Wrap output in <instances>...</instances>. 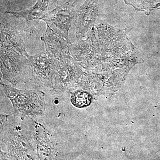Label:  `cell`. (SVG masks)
<instances>
[{
  "label": "cell",
  "instance_id": "6da1fadb",
  "mask_svg": "<svg viewBox=\"0 0 160 160\" xmlns=\"http://www.w3.org/2000/svg\"><path fill=\"white\" fill-rule=\"evenodd\" d=\"M14 116L1 117V140L6 145L8 160H39L28 122H21Z\"/></svg>",
  "mask_w": 160,
  "mask_h": 160
},
{
  "label": "cell",
  "instance_id": "7a4b0ae2",
  "mask_svg": "<svg viewBox=\"0 0 160 160\" xmlns=\"http://www.w3.org/2000/svg\"><path fill=\"white\" fill-rule=\"evenodd\" d=\"M1 87L12 104L16 116L24 120L27 118L44 115L45 93L40 89L21 90L2 82Z\"/></svg>",
  "mask_w": 160,
  "mask_h": 160
},
{
  "label": "cell",
  "instance_id": "3957f363",
  "mask_svg": "<svg viewBox=\"0 0 160 160\" xmlns=\"http://www.w3.org/2000/svg\"><path fill=\"white\" fill-rule=\"evenodd\" d=\"M28 124L39 160L62 159L63 143L45 123L36 117H29Z\"/></svg>",
  "mask_w": 160,
  "mask_h": 160
},
{
  "label": "cell",
  "instance_id": "277c9868",
  "mask_svg": "<svg viewBox=\"0 0 160 160\" xmlns=\"http://www.w3.org/2000/svg\"><path fill=\"white\" fill-rule=\"evenodd\" d=\"M58 60L47 52L28 55L24 79H27L35 89H53V78Z\"/></svg>",
  "mask_w": 160,
  "mask_h": 160
},
{
  "label": "cell",
  "instance_id": "5b68a950",
  "mask_svg": "<svg viewBox=\"0 0 160 160\" xmlns=\"http://www.w3.org/2000/svg\"><path fill=\"white\" fill-rule=\"evenodd\" d=\"M78 65L70 54L58 60L53 78L55 91L70 93L82 82L85 74Z\"/></svg>",
  "mask_w": 160,
  "mask_h": 160
},
{
  "label": "cell",
  "instance_id": "8992f818",
  "mask_svg": "<svg viewBox=\"0 0 160 160\" xmlns=\"http://www.w3.org/2000/svg\"><path fill=\"white\" fill-rule=\"evenodd\" d=\"M27 57L1 46V71L3 78L16 86L25 77Z\"/></svg>",
  "mask_w": 160,
  "mask_h": 160
},
{
  "label": "cell",
  "instance_id": "52a82bcc",
  "mask_svg": "<svg viewBox=\"0 0 160 160\" xmlns=\"http://www.w3.org/2000/svg\"><path fill=\"white\" fill-rule=\"evenodd\" d=\"M78 1L66 3L56 7L43 20L54 32L68 41V33L75 17L76 6Z\"/></svg>",
  "mask_w": 160,
  "mask_h": 160
},
{
  "label": "cell",
  "instance_id": "ba28073f",
  "mask_svg": "<svg viewBox=\"0 0 160 160\" xmlns=\"http://www.w3.org/2000/svg\"><path fill=\"white\" fill-rule=\"evenodd\" d=\"M98 0H86L78 9L74 19L76 37L82 38L94 26L98 16Z\"/></svg>",
  "mask_w": 160,
  "mask_h": 160
},
{
  "label": "cell",
  "instance_id": "9c48e42d",
  "mask_svg": "<svg viewBox=\"0 0 160 160\" xmlns=\"http://www.w3.org/2000/svg\"><path fill=\"white\" fill-rule=\"evenodd\" d=\"M57 0H38L34 6L20 12H6L17 18L26 20L29 26H36L40 20L45 19L48 14L56 8Z\"/></svg>",
  "mask_w": 160,
  "mask_h": 160
},
{
  "label": "cell",
  "instance_id": "30bf717a",
  "mask_svg": "<svg viewBox=\"0 0 160 160\" xmlns=\"http://www.w3.org/2000/svg\"><path fill=\"white\" fill-rule=\"evenodd\" d=\"M41 39L45 43L46 52L55 59L59 60L70 54L69 47L71 43L56 33L49 26H47Z\"/></svg>",
  "mask_w": 160,
  "mask_h": 160
},
{
  "label": "cell",
  "instance_id": "8fae6325",
  "mask_svg": "<svg viewBox=\"0 0 160 160\" xmlns=\"http://www.w3.org/2000/svg\"><path fill=\"white\" fill-rule=\"evenodd\" d=\"M1 46L19 52L28 56L22 38L16 29L11 25L1 24Z\"/></svg>",
  "mask_w": 160,
  "mask_h": 160
},
{
  "label": "cell",
  "instance_id": "7c38bea8",
  "mask_svg": "<svg viewBox=\"0 0 160 160\" xmlns=\"http://www.w3.org/2000/svg\"><path fill=\"white\" fill-rule=\"evenodd\" d=\"M92 96L86 91L77 90L72 93L70 101L75 107L83 108L89 106L91 103Z\"/></svg>",
  "mask_w": 160,
  "mask_h": 160
}]
</instances>
